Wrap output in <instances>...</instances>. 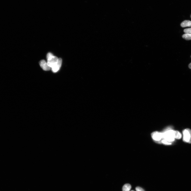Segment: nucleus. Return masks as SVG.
I'll return each instance as SVG.
<instances>
[{
  "label": "nucleus",
  "mask_w": 191,
  "mask_h": 191,
  "mask_svg": "<svg viewBox=\"0 0 191 191\" xmlns=\"http://www.w3.org/2000/svg\"><path fill=\"white\" fill-rule=\"evenodd\" d=\"M184 32L185 33L191 34V28L184 29Z\"/></svg>",
  "instance_id": "nucleus-9"
},
{
  "label": "nucleus",
  "mask_w": 191,
  "mask_h": 191,
  "mask_svg": "<svg viewBox=\"0 0 191 191\" xmlns=\"http://www.w3.org/2000/svg\"></svg>",
  "instance_id": "nucleus-14"
},
{
  "label": "nucleus",
  "mask_w": 191,
  "mask_h": 191,
  "mask_svg": "<svg viewBox=\"0 0 191 191\" xmlns=\"http://www.w3.org/2000/svg\"><path fill=\"white\" fill-rule=\"evenodd\" d=\"M39 64L42 69L44 71H48L51 69V68L48 66L47 62L44 60L40 61Z\"/></svg>",
  "instance_id": "nucleus-5"
},
{
  "label": "nucleus",
  "mask_w": 191,
  "mask_h": 191,
  "mask_svg": "<svg viewBox=\"0 0 191 191\" xmlns=\"http://www.w3.org/2000/svg\"></svg>",
  "instance_id": "nucleus-15"
},
{
  "label": "nucleus",
  "mask_w": 191,
  "mask_h": 191,
  "mask_svg": "<svg viewBox=\"0 0 191 191\" xmlns=\"http://www.w3.org/2000/svg\"><path fill=\"white\" fill-rule=\"evenodd\" d=\"M181 26L182 27H191V21L189 20L184 21L181 23Z\"/></svg>",
  "instance_id": "nucleus-6"
},
{
  "label": "nucleus",
  "mask_w": 191,
  "mask_h": 191,
  "mask_svg": "<svg viewBox=\"0 0 191 191\" xmlns=\"http://www.w3.org/2000/svg\"><path fill=\"white\" fill-rule=\"evenodd\" d=\"M136 190L137 191H145L143 189L139 187H137Z\"/></svg>",
  "instance_id": "nucleus-11"
},
{
  "label": "nucleus",
  "mask_w": 191,
  "mask_h": 191,
  "mask_svg": "<svg viewBox=\"0 0 191 191\" xmlns=\"http://www.w3.org/2000/svg\"><path fill=\"white\" fill-rule=\"evenodd\" d=\"M58 58L56 56H54L51 53H48L47 55V63L48 65L51 69L57 64Z\"/></svg>",
  "instance_id": "nucleus-1"
},
{
  "label": "nucleus",
  "mask_w": 191,
  "mask_h": 191,
  "mask_svg": "<svg viewBox=\"0 0 191 191\" xmlns=\"http://www.w3.org/2000/svg\"><path fill=\"white\" fill-rule=\"evenodd\" d=\"M183 141L189 144L191 143V130L189 128L185 129L183 131Z\"/></svg>",
  "instance_id": "nucleus-2"
},
{
  "label": "nucleus",
  "mask_w": 191,
  "mask_h": 191,
  "mask_svg": "<svg viewBox=\"0 0 191 191\" xmlns=\"http://www.w3.org/2000/svg\"><path fill=\"white\" fill-rule=\"evenodd\" d=\"M161 142L165 144L170 145L171 144V143L169 142L164 139L162 140V141L160 142Z\"/></svg>",
  "instance_id": "nucleus-10"
},
{
  "label": "nucleus",
  "mask_w": 191,
  "mask_h": 191,
  "mask_svg": "<svg viewBox=\"0 0 191 191\" xmlns=\"http://www.w3.org/2000/svg\"></svg>",
  "instance_id": "nucleus-13"
},
{
  "label": "nucleus",
  "mask_w": 191,
  "mask_h": 191,
  "mask_svg": "<svg viewBox=\"0 0 191 191\" xmlns=\"http://www.w3.org/2000/svg\"><path fill=\"white\" fill-rule=\"evenodd\" d=\"M182 37L184 39L186 40H191V34H185L183 35Z\"/></svg>",
  "instance_id": "nucleus-8"
},
{
  "label": "nucleus",
  "mask_w": 191,
  "mask_h": 191,
  "mask_svg": "<svg viewBox=\"0 0 191 191\" xmlns=\"http://www.w3.org/2000/svg\"><path fill=\"white\" fill-rule=\"evenodd\" d=\"M152 137L154 140L159 142L163 138L162 133L159 132H155L151 134Z\"/></svg>",
  "instance_id": "nucleus-3"
},
{
  "label": "nucleus",
  "mask_w": 191,
  "mask_h": 191,
  "mask_svg": "<svg viewBox=\"0 0 191 191\" xmlns=\"http://www.w3.org/2000/svg\"><path fill=\"white\" fill-rule=\"evenodd\" d=\"M131 188L130 184H127L124 185L122 188L123 191H130Z\"/></svg>",
  "instance_id": "nucleus-7"
},
{
  "label": "nucleus",
  "mask_w": 191,
  "mask_h": 191,
  "mask_svg": "<svg viewBox=\"0 0 191 191\" xmlns=\"http://www.w3.org/2000/svg\"><path fill=\"white\" fill-rule=\"evenodd\" d=\"M189 68L191 69V63L189 64Z\"/></svg>",
  "instance_id": "nucleus-12"
},
{
  "label": "nucleus",
  "mask_w": 191,
  "mask_h": 191,
  "mask_svg": "<svg viewBox=\"0 0 191 191\" xmlns=\"http://www.w3.org/2000/svg\"><path fill=\"white\" fill-rule=\"evenodd\" d=\"M62 60L61 58H58V62L51 69L52 72L55 73L59 71L61 67Z\"/></svg>",
  "instance_id": "nucleus-4"
}]
</instances>
